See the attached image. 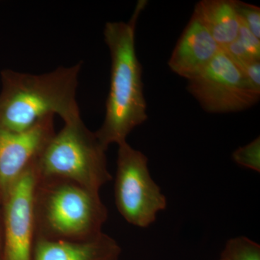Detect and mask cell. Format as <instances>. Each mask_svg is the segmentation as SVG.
I'll return each mask as SVG.
<instances>
[{
    "label": "cell",
    "instance_id": "2e32d148",
    "mask_svg": "<svg viewBox=\"0 0 260 260\" xmlns=\"http://www.w3.org/2000/svg\"><path fill=\"white\" fill-rule=\"evenodd\" d=\"M240 68L249 83L260 91V59L251 60Z\"/></svg>",
    "mask_w": 260,
    "mask_h": 260
},
{
    "label": "cell",
    "instance_id": "ac0fdd59",
    "mask_svg": "<svg viewBox=\"0 0 260 260\" xmlns=\"http://www.w3.org/2000/svg\"><path fill=\"white\" fill-rule=\"evenodd\" d=\"M220 260H224V259H221V258H220Z\"/></svg>",
    "mask_w": 260,
    "mask_h": 260
},
{
    "label": "cell",
    "instance_id": "4fadbf2b",
    "mask_svg": "<svg viewBox=\"0 0 260 260\" xmlns=\"http://www.w3.org/2000/svg\"><path fill=\"white\" fill-rule=\"evenodd\" d=\"M232 159L240 167L260 172V138H255L244 146L239 147L232 153Z\"/></svg>",
    "mask_w": 260,
    "mask_h": 260
},
{
    "label": "cell",
    "instance_id": "52a82bcc",
    "mask_svg": "<svg viewBox=\"0 0 260 260\" xmlns=\"http://www.w3.org/2000/svg\"><path fill=\"white\" fill-rule=\"evenodd\" d=\"M35 162L13 184L2 201L4 210L0 260H32L34 257V202L37 183Z\"/></svg>",
    "mask_w": 260,
    "mask_h": 260
},
{
    "label": "cell",
    "instance_id": "5bb4252c",
    "mask_svg": "<svg viewBox=\"0 0 260 260\" xmlns=\"http://www.w3.org/2000/svg\"><path fill=\"white\" fill-rule=\"evenodd\" d=\"M236 10L241 23L260 39V8L256 5L234 0Z\"/></svg>",
    "mask_w": 260,
    "mask_h": 260
},
{
    "label": "cell",
    "instance_id": "9c48e42d",
    "mask_svg": "<svg viewBox=\"0 0 260 260\" xmlns=\"http://www.w3.org/2000/svg\"><path fill=\"white\" fill-rule=\"evenodd\" d=\"M221 48L194 14L183 30L170 59L169 68L176 74L191 79L209 64Z\"/></svg>",
    "mask_w": 260,
    "mask_h": 260
},
{
    "label": "cell",
    "instance_id": "277c9868",
    "mask_svg": "<svg viewBox=\"0 0 260 260\" xmlns=\"http://www.w3.org/2000/svg\"><path fill=\"white\" fill-rule=\"evenodd\" d=\"M107 150L81 117L65 122L36 161L37 178L65 179L99 192L112 179Z\"/></svg>",
    "mask_w": 260,
    "mask_h": 260
},
{
    "label": "cell",
    "instance_id": "8fae6325",
    "mask_svg": "<svg viewBox=\"0 0 260 260\" xmlns=\"http://www.w3.org/2000/svg\"><path fill=\"white\" fill-rule=\"evenodd\" d=\"M193 14L221 49L237 40L241 23L234 0H202L195 5Z\"/></svg>",
    "mask_w": 260,
    "mask_h": 260
},
{
    "label": "cell",
    "instance_id": "7c38bea8",
    "mask_svg": "<svg viewBox=\"0 0 260 260\" xmlns=\"http://www.w3.org/2000/svg\"><path fill=\"white\" fill-rule=\"evenodd\" d=\"M220 258L224 260H260V246L244 236L234 237L228 240Z\"/></svg>",
    "mask_w": 260,
    "mask_h": 260
},
{
    "label": "cell",
    "instance_id": "ba28073f",
    "mask_svg": "<svg viewBox=\"0 0 260 260\" xmlns=\"http://www.w3.org/2000/svg\"><path fill=\"white\" fill-rule=\"evenodd\" d=\"M54 116H48L20 133L0 128V200L34 164L55 135Z\"/></svg>",
    "mask_w": 260,
    "mask_h": 260
},
{
    "label": "cell",
    "instance_id": "5b68a950",
    "mask_svg": "<svg viewBox=\"0 0 260 260\" xmlns=\"http://www.w3.org/2000/svg\"><path fill=\"white\" fill-rule=\"evenodd\" d=\"M114 198L128 223L145 229L167 209V197L150 175L148 158L126 141L118 145Z\"/></svg>",
    "mask_w": 260,
    "mask_h": 260
},
{
    "label": "cell",
    "instance_id": "6da1fadb",
    "mask_svg": "<svg viewBox=\"0 0 260 260\" xmlns=\"http://www.w3.org/2000/svg\"><path fill=\"white\" fill-rule=\"evenodd\" d=\"M147 2L140 1L127 23L108 22L104 40L111 56L110 88L102 126L95 135L106 149L126 141L128 135L148 119L143 69L135 49V28Z\"/></svg>",
    "mask_w": 260,
    "mask_h": 260
},
{
    "label": "cell",
    "instance_id": "7a4b0ae2",
    "mask_svg": "<svg viewBox=\"0 0 260 260\" xmlns=\"http://www.w3.org/2000/svg\"><path fill=\"white\" fill-rule=\"evenodd\" d=\"M81 67L79 62L40 75L3 71L0 128L20 133L48 116L57 114L64 123L80 117L76 95Z\"/></svg>",
    "mask_w": 260,
    "mask_h": 260
},
{
    "label": "cell",
    "instance_id": "9a60e30c",
    "mask_svg": "<svg viewBox=\"0 0 260 260\" xmlns=\"http://www.w3.org/2000/svg\"><path fill=\"white\" fill-rule=\"evenodd\" d=\"M237 39L251 57L253 59H260L259 39H258L242 23H241Z\"/></svg>",
    "mask_w": 260,
    "mask_h": 260
},
{
    "label": "cell",
    "instance_id": "8992f818",
    "mask_svg": "<svg viewBox=\"0 0 260 260\" xmlns=\"http://www.w3.org/2000/svg\"><path fill=\"white\" fill-rule=\"evenodd\" d=\"M187 80L188 92L210 114L242 112L259 101V90L223 49L203 71Z\"/></svg>",
    "mask_w": 260,
    "mask_h": 260
},
{
    "label": "cell",
    "instance_id": "30bf717a",
    "mask_svg": "<svg viewBox=\"0 0 260 260\" xmlns=\"http://www.w3.org/2000/svg\"><path fill=\"white\" fill-rule=\"evenodd\" d=\"M120 246L102 232L85 242L36 239L32 260H119Z\"/></svg>",
    "mask_w": 260,
    "mask_h": 260
},
{
    "label": "cell",
    "instance_id": "e0dca14e",
    "mask_svg": "<svg viewBox=\"0 0 260 260\" xmlns=\"http://www.w3.org/2000/svg\"><path fill=\"white\" fill-rule=\"evenodd\" d=\"M2 249H3V232L0 228V259H1Z\"/></svg>",
    "mask_w": 260,
    "mask_h": 260
},
{
    "label": "cell",
    "instance_id": "3957f363",
    "mask_svg": "<svg viewBox=\"0 0 260 260\" xmlns=\"http://www.w3.org/2000/svg\"><path fill=\"white\" fill-rule=\"evenodd\" d=\"M36 239L85 242L102 234L109 212L100 194L69 180L37 178Z\"/></svg>",
    "mask_w": 260,
    "mask_h": 260
}]
</instances>
